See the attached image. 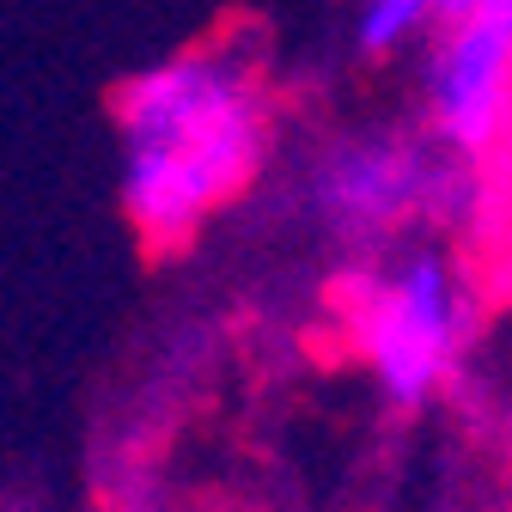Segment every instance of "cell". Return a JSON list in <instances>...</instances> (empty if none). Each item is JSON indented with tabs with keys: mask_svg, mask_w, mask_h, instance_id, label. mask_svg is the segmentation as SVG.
<instances>
[{
	"mask_svg": "<svg viewBox=\"0 0 512 512\" xmlns=\"http://www.w3.org/2000/svg\"><path fill=\"white\" fill-rule=\"evenodd\" d=\"M275 86L250 37H202L116 92V196L147 250H183L263 177Z\"/></svg>",
	"mask_w": 512,
	"mask_h": 512,
	"instance_id": "obj_1",
	"label": "cell"
},
{
	"mask_svg": "<svg viewBox=\"0 0 512 512\" xmlns=\"http://www.w3.org/2000/svg\"><path fill=\"white\" fill-rule=\"evenodd\" d=\"M336 311L378 397L403 415H421L458 378L482 299L464 256L433 232H415L354 256L336 287Z\"/></svg>",
	"mask_w": 512,
	"mask_h": 512,
	"instance_id": "obj_2",
	"label": "cell"
},
{
	"mask_svg": "<svg viewBox=\"0 0 512 512\" xmlns=\"http://www.w3.org/2000/svg\"><path fill=\"white\" fill-rule=\"evenodd\" d=\"M476 159L433 128H348L305 165V208L348 256H372L415 232H445L476 214Z\"/></svg>",
	"mask_w": 512,
	"mask_h": 512,
	"instance_id": "obj_3",
	"label": "cell"
},
{
	"mask_svg": "<svg viewBox=\"0 0 512 512\" xmlns=\"http://www.w3.org/2000/svg\"><path fill=\"white\" fill-rule=\"evenodd\" d=\"M512 122V31L494 19L439 25L421 49V128L482 159Z\"/></svg>",
	"mask_w": 512,
	"mask_h": 512,
	"instance_id": "obj_4",
	"label": "cell"
},
{
	"mask_svg": "<svg viewBox=\"0 0 512 512\" xmlns=\"http://www.w3.org/2000/svg\"><path fill=\"white\" fill-rule=\"evenodd\" d=\"M439 31V0H354V55L391 61Z\"/></svg>",
	"mask_w": 512,
	"mask_h": 512,
	"instance_id": "obj_5",
	"label": "cell"
},
{
	"mask_svg": "<svg viewBox=\"0 0 512 512\" xmlns=\"http://www.w3.org/2000/svg\"><path fill=\"white\" fill-rule=\"evenodd\" d=\"M458 19H494L512 31V0H439V25H458Z\"/></svg>",
	"mask_w": 512,
	"mask_h": 512,
	"instance_id": "obj_6",
	"label": "cell"
},
{
	"mask_svg": "<svg viewBox=\"0 0 512 512\" xmlns=\"http://www.w3.org/2000/svg\"><path fill=\"white\" fill-rule=\"evenodd\" d=\"M506 287H512V244H506Z\"/></svg>",
	"mask_w": 512,
	"mask_h": 512,
	"instance_id": "obj_7",
	"label": "cell"
}]
</instances>
